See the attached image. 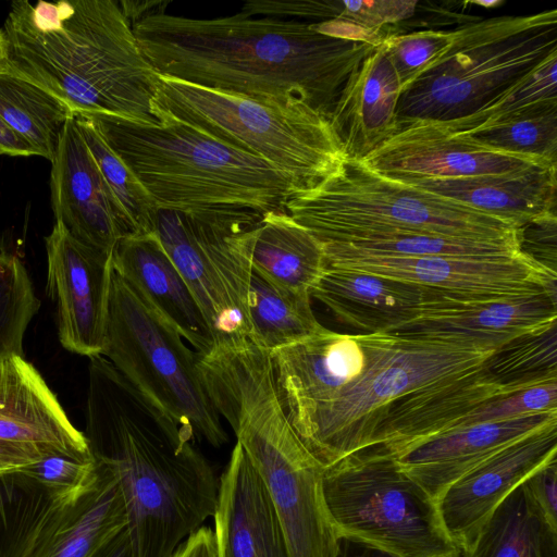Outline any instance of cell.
<instances>
[{
	"mask_svg": "<svg viewBox=\"0 0 557 557\" xmlns=\"http://www.w3.org/2000/svg\"><path fill=\"white\" fill-rule=\"evenodd\" d=\"M400 94L381 42L347 79L329 117L345 160L362 161L395 133Z\"/></svg>",
	"mask_w": 557,
	"mask_h": 557,
	"instance_id": "obj_25",
	"label": "cell"
},
{
	"mask_svg": "<svg viewBox=\"0 0 557 557\" xmlns=\"http://www.w3.org/2000/svg\"><path fill=\"white\" fill-rule=\"evenodd\" d=\"M334 557H396L380 547L359 539L339 535Z\"/></svg>",
	"mask_w": 557,
	"mask_h": 557,
	"instance_id": "obj_47",
	"label": "cell"
},
{
	"mask_svg": "<svg viewBox=\"0 0 557 557\" xmlns=\"http://www.w3.org/2000/svg\"><path fill=\"white\" fill-rule=\"evenodd\" d=\"M557 52V11L473 18L445 53L400 94L397 124L449 122L500 96Z\"/></svg>",
	"mask_w": 557,
	"mask_h": 557,
	"instance_id": "obj_7",
	"label": "cell"
},
{
	"mask_svg": "<svg viewBox=\"0 0 557 557\" xmlns=\"http://www.w3.org/2000/svg\"><path fill=\"white\" fill-rule=\"evenodd\" d=\"M40 301L21 259L0 251V362L24 356L23 338Z\"/></svg>",
	"mask_w": 557,
	"mask_h": 557,
	"instance_id": "obj_40",
	"label": "cell"
},
{
	"mask_svg": "<svg viewBox=\"0 0 557 557\" xmlns=\"http://www.w3.org/2000/svg\"><path fill=\"white\" fill-rule=\"evenodd\" d=\"M7 66V50L5 42L2 34V29L0 28V70H4Z\"/></svg>",
	"mask_w": 557,
	"mask_h": 557,
	"instance_id": "obj_50",
	"label": "cell"
},
{
	"mask_svg": "<svg viewBox=\"0 0 557 557\" xmlns=\"http://www.w3.org/2000/svg\"><path fill=\"white\" fill-rule=\"evenodd\" d=\"M169 1H133L134 35L154 71L190 84L284 103L330 117L354 71L376 47L335 38L312 23L243 12L213 18L166 13Z\"/></svg>",
	"mask_w": 557,
	"mask_h": 557,
	"instance_id": "obj_1",
	"label": "cell"
},
{
	"mask_svg": "<svg viewBox=\"0 0 557 557\" xmlns=\"http://www.w3.org/2000/svg\"><path fill=\"white\" fill-rule=\"evenodd\" d=\"M47 293L57 307L58 335L69 351L101 356L113 274L112 252L87 246L55 222L45 238Z\"/></svg>",
	"mask_w": 557,
	"mask_h": 557,
	"instance_id": "obj_14",
	"label": "cell"
},
{
	"mask_svg": "<svg viewBox=\"0 0 557 557\" xmlns=\"http://www.w3.org/2000/svg\"><path fill=\"white\" fill-rule=\"evenodd\" d=\"M556 454L557 422L508 445L449 484L436 505L450 540L466 553L494 509Z\"/></svg>",
	"mask_w": 557,
	"mask_h": 557,
	"instance_id": "obj_18",
	"label": "cell"
},
{
	"mask_svg": "<svg viewBox=\"0 0 557 557\" xmlns=\"http://www.w3.org/2000/svg\"><path fill=\"white\" fill-rule=\"evenodd\" d=\"M262 216L158 209L154 232L196 298L214 346L249 339L253 231Z\"/></svg>",
	"mask_w": 557,
	"mask_h": 557,
	"instance_id": "obj_12",
	"label": "cell"
},
{
	"mask_svg": "<svg viewBox=\"0 0 557 557\" xmlns=\"http://www.w3.org/2000/svg\"><path fill=\"white\" fill-rule=\"evenodd\" d=\"M112 263L113 270L140 292L197 354L214 347L196 298L154 231L122 238L112 251Z\"/></svg>",
	"mask_w": 557,
	"mask_h": 557,
	"instance_id": "obj_26",
	"label": "cell"
},
{
	"mask_svg": "<svg viewBox=\"0 0 557 557\" xmlns=\"http://www.w3.org/2000/svg\"><path fill=\"white\" fill-rule=\"evenodd\" d=\"M484 367L509 393L557 380V324L511 341L493 352Z\"/></svg>",
	"mask_w": 557,
	"mask_h": 557,
	"instance_id": "obj_36",
	"label": "cell"
},
{
	"mask_svg": "<svg viewBox=\"0 0 557 557\" xmlns=\"http://www.w3.org/2000/svg\"><path fill=\"white\" fill-rule=\"evenodd\" d=\"M157 107L309 189L345 160L329 119L302 102L284 103L212 89L159 74Z\"/></svg>",
	"mask_w": 557,
	"mask_h": 557,
	"instance_id": "obj_8",
	"label": "cell"
},
{
	"mask_svg": "<svg viewBox=\"0 0 557 557\" xmlns=\"http://www.w3.org/2000/svg\"><path fill=\"white\" fill-rule=\"evenodd\" d=\"M438 557H467L465 555V553H457V554H450V555H445V556H438Z\"/></svg>",
	"mask_w": 557,
	"mask_h": 557,
	"instance_id": "obj_52",
	"label": "cell"
},
{
	"mask_svg": "<svg viewBox=\"0 0 557 557\" xmlns=\"http://www.w3.org/2000/svg\"><path fill=\"white\" fill-rule=\"evenodd\" d=\"M355 337L366 356L361 375L296 432L324 468L367 448L397 399L475 370L495 352L395 333Z\"/></svg>",
	"mask_w": 557,
	"mask_h": 557,
	"instance_id": "obj_9",
	"label": "cell"
},
{
	"mask_svg": "<svg viewBox=\"0 0 557 557\" xmlns=\"http://www.w3.org/2000/svg\"><path fill=\"white\" fill-rule=\"evenodd\" d=\"M249 341L272 352L299 343L323 325L311 308V295L276 286L252 272L248 295Z\"/></svg>",
	"mask_w": 557,
	"mask_h": 557,
	"instance_id": "obj_32",
	"label": "cell"
},
{
	"mask_svg": "<svg viewBox=\"0 0 557 557\" xmlns=\"http://www.w3.org/2000/svg\"><path fill=\"white\" fill-rule=\"evenodd\" d=\"M213 517L218 557H288L267 487L238 443L219 479Z\"/></svg>",
	"mask_w": 557,
	"mask_h": 557,
	"instance_id": "obj_22",
	"label": "cell"
},
{
	"mask_svg": "<svg viewBox=\"0 0 557 557\" xmlns=\"http://www.w3.org/2000/svg\"><path fill=\"white\" fill-rule=\"evenodd\" d=\"M520 251L547 270L557 273L556 211L539 216L517 230Z\"/></svg>",
	"mask_w": 557,
	"mask_h": 557,
	"instance_id": "obj_44",
	"label": "cell"
},
{
	"mask_svg": "<svg viewBox=\"0 0 557 557\" xmlns=\"http://www.w3.org/2000/svg\"><path fill=\"white\" fill-rule=\"evenodd\" d=\"M0 154H8L12 157L37 156L34 148L25 139L17 135L1 117Z\"/></svg>",
	"mask_w": 557,
	"mask_h": 557,
	"instance_id": "obj_48",
	"label": "cell"
},
{
	"mask_svg": "<svg viewBox=\"0 0 557 557\" xmlns=\"http://www.w3.org/2000/svg\"><path fill=\"white\" fill-rule=\"evenodd\" d=\"M71 109L60 99L7 69L0 70V117L36 151L52 161Z\"/></svg>",
	"mask_w": 557,
	"mask_h": 557,
	"instance_id": "obj_33",
	"label": "cell"
},
{
	"mask_svg": "<svg viewBox=\"0 0 557 557\" xmlns=\"http://www.w3.org/2000/svg\"><path fill=\"white\" fill-rule=\"evenodd\" d=\"M338 249L401 258H503L522 253L518 240H485L435 235H404L360 243H322Z\"/></svg>",
	"mask_w": 557,
	"mask_h": 557,
	"instance_id": "obj_37",
	"label": "cell"
},
{
	"mask_svg": "<svg viewBox=\"0 0 557 557\" xmlns=\"http://www.w3.org/2000/svg\"><path fill=\"white\" fill-rule=\"evenodd\" d=\"M467 557H557V522L518 485L480 528Z\"/></svg>",
	"mask_w": 557,
	"mask_h": 557,
	"instance_id": "obj_31",
	"label": "cell"
},
{
	"mask_svg": "<svg viewBox=\"0 0 557 557\" xmlns=\"http://www.w3.org/2000/svg\"><path fill=\"white\" fill-rule=\"evenodd\" d=\"M555 422L557 412H546L469 425L420 444L394 459L436 502L461 475L508 445Z\"/></svg>",
	"mask_w": 557,
	"mask_h": 557,
	"instance_id": "obj_23",
	"label": "cell"
},
{
	"mask_svg": "<svg viewBox=\"0 0 557 557\" xmlns=\"http://www.w3.org/2000/svg\"><path fill=\"white\" fill-rule=\"evenodd\" d=\"M116 478L132 557H172L213 517L219 479L195 434L134 387L106 358H89L84 432Z\"/></svg>",
	"mask_w": 557,
	"mask_h": 557,
	"instance_id": "obj_2",
	"label": "cell"
},
{
	"mask_svg": "<svg viewBox=\"0 0 557 557\" xmlns=\"http://www.w3.org/2000/svg\"><path fill=\"white\" fill-rule=\"evenodd\" d=\"M87 115L158 209L190 214L286 212L302 188L287 173L157 107L160 125Z\"/></svg>",
	"mask_w": 557,
	"mask_h": 557,
	"instance_id": "obj_5",
	"label": "cell"
},
{
	"mask_svg": "<svg viewBox=\"0 0 557 557\" xmlns=\"http://www.w3.org/2000/svg\"><path fill=\"white\" fill-rule=\"evenodd\" d=\"M96 463V481L69 508L35 557H99L126 529L120 484L108 468Z\"/></svg>",
	"mask_w": 557,
	"mask_h": 557,
	"instance_id": "obj_28",
	"label": "cell"
},
{
	"mask_svg": "<svg viewBox=\"0 0 557 557\" xmlns=\"http://www.w3.org/2000/svg\"><path fill=\"white\" fill-rule=\"evenodd\" d=\"M556 324V296L484 302L431 288L419 315L391 333L496 351L518 337Z\"/></svg>",
	"mask_w": 557,
	"mask_h": 557,
	"instance_id": "obj_16",
	"label": "cell"
},
{
	"mask_svg": "<svg viewBox=\"0 0 557 557\" xmlns=\"http://www.w3.org/2000/svg\"><path fill=\"white\" fill-rule=\"evenodd\" d=\"M77 127L102 176L131 221L135 234L154 231L158 207L128 166L108 146L85 114H74Z\"/></svg>",
	"mask_w": 557,
	"mask_h": 557,
	"instance_id": "obj_38",
	"label": "cell"
},
{
	"mask_svg": "<svg viewBox=\"0 0 557 557\" xmlns=\"http://www.w3.org/2000/svg\"><path fill=\"white\" fill-rule=\"evenodd\" d=\"M458 135L496 151L557 164V100L532 106L508 121Z\"/></svg>",
	"mask_w": 557,
	"mask_h": 557,
	"instance_id": "obj_35",
	"label": "cell"
},
{
	"mask_svg": "<svg viewBox=\"0 0 557 557\" xmlns=\"http://www.w3.org/2000/svg\"><path fill=\"white\" fill-rule=\"evenodd\" d=\"M321 243H360L404 235L518 240L511 223L344 160L317 186L285 205Z\"/></svg>",
	"mask_w": 557,
	"mask_h": 557,
	"instance_id": "obj_6",
	"label": "cell"
},
{
	"mask_svg": "<svg viewBox=\"0 0 557 557\" xmlns=\"http://www.w3.org/2000/svg\"><path fill=\"white\" fill-rule=\"evenodd\" d=\"M99 557H132L131 544L126 529H124L109 544Z\"/></svg>",
	"mask_w": 557,
	"mask_h": 557,
	"instance_id": "obj_49",
	"label": "cell"
},
{
	"mask_svg": "<svg viewBox=\"0 0 557 557\" xmlns=\"http://www.w3.org/2000/svg\"><path fill=\"white\" fill-rule=\"evenodd\" d=\"M77 499L52 495L20 468L0 472V557H35Z\"/></svg>",
	"mask_w": 557,
	"mask_h": 557,
	"instance_id": "obj_30",
	"label": "cell"
},
{
	"mask_svg": "<svg viewBox=\"0 0 557 557\" xmlns=\"http://www.w3.org/2000/svg\"><path fill=\"white\" fill-rule=\"evenodd\" d=\"M430 290L326 263L310 295L342 324L373 334L391 333L413 321Z\"/></svg>",
	"mask_w": 557,
	"mask_h": 557,
	"instance_id": "obj_24",
	"label": "cell"
},
{
	"mask_svg": "<svg viewBox=\"0 0 557 557\" xmlns=\"http://www.w3.org/2000/svg\"><path fill=\"white\" fill-rule=\"evenodd\" d=\"M101 356L141 394L193 431L196 438L213 447L227 443L221 417L201 383L196 351L114 270Z\"/></svg>",
	"mask_w": 557,
	"mask_h": 557,
	"instance_id": "obj_10",
	"label": "cell"
},
{
	"mask_svg": "<svg viewBox=\"0 0 557 557\" xmlns=\"http://www.w3.org/2000/svg\"><path fill=\"white\" fill-rule=\"evenodd\" d=\"M50 191L55 222L78 242L112 252L133 225L117 202L78 131L67 121L51 161Z\"/></svg>",
	"mask_w": 557,
	"mask_h": 557,
	"instance_id": "obj_19",
	"label": "cell"
},
{
	"mask_svg": "<svg viewBox=\"0 0 557 557\" xmlns=\"http://www.w3.org/2000/svg\"><path fill=\"white\" fill-rule=\"evenodd\" d=\"M2 34L5 69L47 90L73 114L160 125L159 74L114 0H16Z\"/></svg>",
	"mask_w": 557,
	"mask_h": 557,
	"instance_id": "obj_3",
	"label": "cell"
},
{
	"mask_svg": "<svg viewBox=\"0 0 557 557\" xmlns=\"http://www.w3.org/2000/svg\"><path fill=\"white\" fill-rule=\"evenodd\" d=\"M362 162L379 175L398 182L504 173L552 164L493 150L426 120L397 124L395 133Z\"/></svg>",
	"mask_w": 557,
	"mask_h": 557,
	"instance_id": "obj_17",
	"label": "cell"
},
{
	"mask_svg": "<svg viewBox=\"0 0 557 557\" xmlns=\"http://www.w3.org/2000/svg\"><path fill=\"white\" fill-rule=\"evenodd\" d=\"M251 263L268 282L309 294L326 265L322 243L287 212L274 211L255 227Z\"/></svg>",
	"mask_w": 557,
	"mask_h": 557,
	"instance_id": "obj_29",
	"label": "cell"
},
{
	"mask_svg": "<svg viewBox=\"0 0 557 557\" xmlns=\"http://www.w3.org/2000/svg\"><path fill=\"white\" fill-rule=\"evenodd\" d=\"M198 369L212 405L267 487L288 557H334L339 535L323 497L324 467L285 413L270 352L245 342L218 348Z\"/></svg>",
	"mask_w": 557,
	"mask_h": 557,
	"instance_id": "obj_4",
	"label": "cell"
},
{
	"mask_svg": "<svg viewBox=\"0 0 557 557\" xmlns=\"http://www.w3.org/2000/svg\"><path fill=\"white\" fill-rule=\"evenodd\" d=\"M45 490L62 499H76L96 481L95 459L78 460L63 455L47 456L20 468Z\"/></svg>",
	"mask_w": 557,
	"mask_h": 557,
	"instance_id": "obj_43",
	"label": "cell"
},
{
	"mask_svg": "<svg viewBox=\"0 0 557 557\" xmlns=\"http://www.w3.org/2000/svg\"><path fill=\"white\" fill-rule=\"evenodd\" d=\"M172 557H218L213 530L201 525L178 545Z\"/></svg>",
	"mask_w": 557,
	"mask_h": 557,
	"instance_id": "obj_46",
	"label": "cell"
},
{
	"mask_svg": "<svg viewBox=\"0 0 557 557\" xmlns=\"http://www.w3.org/2000/svg\"><path fill=\"white\" fill-rule=\"evenodd\" d=\"M557 165L451 178H421L401 182L453 199L517 228L556 211Z\"/></svg>",
	"mask_w": 557,
	"mask_h": 557,
	"instance_id": "obj_27",
	"label": "cell"
},
{
	"mask_svg": "<svg viewBox=\"0 0 557 557\" xmlns=\"http://www.w3.org/2000/svg\"><path fill=\"white\" fill-rule=\"evenodd\" d=\"M534 498L546 515L557 522V467L556 459L550 460L525 480Z\"/></svg>",
	"mask_w": 557,
	"mask_h": 557,
	"instance_id": "obj_45",
	"label": "cell"
},
{
	"mask_svg": "<svg viewBox=\"0 0 557 557\" xmlns=\"http://www.w3.org/2000/svg\"><path fill=\"white\" fill-rule=\"evenodd\" d=\"M16 468H18V467H15V466L0 459V472L9 471V470L16 469Z\"/></svg>",
	"mask_w": 557,
	"mask_h": 557,
	"instance_id": "obj_51",
	"label": "cell"
},
{
	"mask_svg": "<svg viewBox=\"0 0 557 557\" xmlns=\"http://www.w3.org/2000/svg\"><path fill=\"white\" fill-rule=\"evenodd\" d=\"M546 412H557V380L493 398L457 421L450 431Z\"/></svg>",
	"mask_w": 557,
	"mask_h": 557,
	"instance_id": "obj_42",
	"label": "cell"
},
{
	"mask_svg": "<svg viewBox=\"0 0 557 557\" xmlns=\"http://www.w3.org/2000/svg\"><path fill=\"white\" fill-rule=\"evenodd\" d=\"M92 459L45 379L24 356L0 362V459L24 467L47 456Z\"/></svg>",
	"mask_w": 557,
	"mask_h": 557,
	"instance_id": "obj_15",
	"label": "cell"
},
{
	"mask_svg": "<svg viewBox=\"0 0 557 557\" xmlns=\"http://www.w3.org/2000/svg\"><path fill=\"white\" fill-rule=\"evenodd\" d=\"M322 491L338 535L368 542L396 557L462 552L446 533L435 499L377 447L324 468Z\"/></svg>",
	"mask_w": 557,
	"mask_h": 557,
	"instance_id": "obj_11",
	"label": "cell"
},
{
	"mask_svg": "<svg viewBox=\"0 0 557 557\" xmlns=\"http://www.w3.org/2000/svg\"><path fill=\"white\" fill-rule=\"evenodd\" d=\"M453 30L425 29L391 34L383 41L401 91L429 70L449 48Z\"/></svg>",
	"mask_w": 557,
	"mask_h": 557,
	"instance_id": "obj_41",
	"label": "cell"
},
{
	"mask_svg": "<svg viewBox=\"0 0 557 557\" xmlns=\"http://www.w3.org/2000/svg\"><path fill=\"white\" fill-rule=\"evenodd\" d=\"M549 100H557V52L476 112L437 123L454 134H468L508 121L525 109Z\"/></svg>",
	"mask_w": 557,
	"mask_h": 557,
	"instance_id": "obj_39",
	"label": "cell"
},
{
	"mask_svg": "<svg viewBox=\"0 0 557 557\" xmlns=\"http://www.w3.org/2000/svg\"><path fill=\"white\" fill-rule=\"evenodd\" d=\"M270 356L285 413L296 432L336 400L366 366L363 349L355 335L324 326Z\"/></svg>",
	"mask_w": 557,
	"mask_h": 557,
	"instance_id": "obj_20",
	"label": "cell"
},
{
	"mask_svg": "<svg viewBox=\"0 0 557 557\" xmlns=\"http://www.w3.org/2000/svg\"><path fill=\"white\" fill-rule=\"evenodd\" d=\"M323 245L327 264L462 295L497 301L556 296L557 273L523 253L503 258H401L347 251Z\"/></svg>",
	"mask_w": 557,
	"mask_h": 557,
	"instance_id": "obj_13",
	"label": "cell"
},
{
	"mask_svg": "<svg viewBox=\"0 0 557 557\" xmlns=\"http://www.w3.org/2000/svg\"><path fill=\"white\" fill-rule=\"evenodd\" d=\"M508 394L511 393L491 376L483 363L397 399L373 431L368 447L397 457L449 432L482 404Z\"/></svg>",
	"mask_w": 557,
	"mask_h": 557,
	"instance_id": "obj_21",
	"label": "cell"
},
{
	"mask_svg": "<svg viewBox=\"0 0 557 557\" xmlns=\"http://www.w3.org/2000/svg\"><path fill=\"white\" fill-rule=\"evenodd\" d=\"M418 4V1L406 0H273L268 4L267 11L277 18L341 22L383 41L389 36L384 27L412 17Z\"/></svg>",
	"mask_w": 557,
	"mask_h": 557,
	"instance_id": "obj_34",
	"label": "cell"
}]
</instances>
